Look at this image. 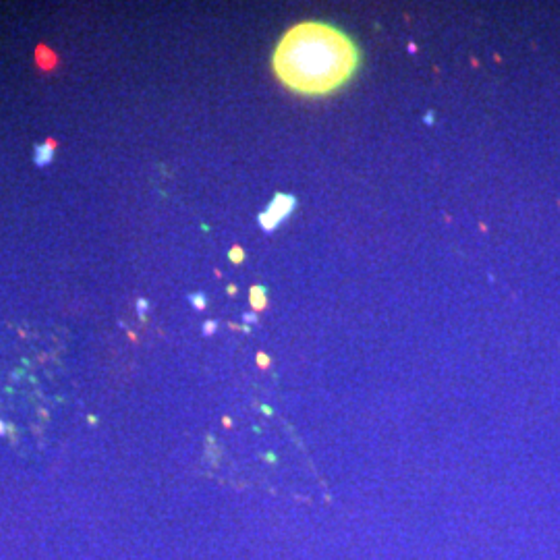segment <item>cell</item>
I'll return each mask as SVG.
<instances>
[{
    "mask_svg": "<svg viewBox=\"0 0 560 560\" xmlns=\"http://www.w3.org/2000/svg\"><path fill=\"white\" fill-rule=\"evenodd\" d=\"M359 64L357 46L324 23H301L284 34L274 54V71L286 88L305 96L338 90Z\"/></svg>",
    "mask_w": 560,
    "mask_h": 560,
    "instance_id": "cell-1",
    "label": "cell"
},
{
    "mask_svg": "<svg viewBox=\"0 0 560 560\" xmlns=\"http://www.w3.org/2000/svg\"><path fill=\"white\" fill-rule=\"evenodd\" d=\"M297 206V200L288 193H276L272 204L268 206L264 214H260V224L266 232H272L282 220H286Z\"/></svg>",
    "mask_w": 560,
    "mask_h": 560,
    "instance_id": "cell-2",
    "label": "cell"
},
{
    "mask_svg": "<svg viewBox=\"0 0 560 560\" xmlns=\"http://www.w3.org/2000/svg\"><path fill=\"white\" fill-rule=\"evenodd\" d=\"M34 156H36V164L38 166H48L52 162V156H54V144L36 146L34 148Z\"/></svg>",
    "mask_w": 560,
    "mask_h": 560,
    "instance_id": "cell-3",
    "label": "cell"
},
{
    "mask_svg": "<svg viewBox=\"0 0 560 560\" xmlns=\"http://www.w3.org/2000/svg\"><path fill=\"white\" fill-rule=\"evenodd\" d=\"M249 301H251V307H254L256 312L266 310V305H268V295H266V288H262V286H254V288H251Z\"/></svg>",
    "mask_w": 560,
    "mask_h": 560,
    "instance_id": "cell-4",
    "label": "cell"
},
{
    "mask_svg": "<svg viewBox=\"0 0 560 560\" xmlns=\"http://www.w3.org/2000/svg\"><path fill=\"white\" fill-rule=\"evenodd\" d=\"M191 303L195 305V310H204V307H206V297L202 295V292H198V295H191Z\"/></svg>",
    "mask_w": 560,
    "mask_h": 560,
    "instance_id": "cell-5",
    "label": "cell"
},
{
    "mask_svg": "<svg viewBox=\"0 0 560 560\" xmlns=\"http://www.w3.org/2000/svg\"><path fill=\"white\" fill-rule=\"evenodd\" d=\"M230 260H232L234 264H241V262H243V251H241L239 247H234V249L230 251Z\"/></svg>",
    "mask_w": 560,
    "mask_h": 560,
    "instance_id": "cell-6",
    "label": "cell"
},
{
    "mask_svg": "<svg viewBox=\"0 0 560 560\" xmlns=\"http://www.w3.org/2000/svg\"><path fill=\"white\" fill-rule=\"evenodd\" d=\"M146 310H148V301L139 299L137 301V312H139V318H142V320H146Z\"/></svg>",
    "mask_w": 560,
    "mask_h": 560,
    "instance_id": "cell-7",
    "label": "cell"
},
{
    "mask_svg": "<svg viewBox=\"0 0 560 560\" xmlns=\"http://www.w3.org/2000/svg\"><path fill=\"white\" fill-rule=\"evenodd\" d=\"M216 330V322H206V328H204V332L206 334H212Z\"/></svg>",
    "mask_w": 560,
    "mask_h": 560,
    "instance_id": "cell-8",
    "label": "cell"
},
{
    "mask_svg": "<svg viewBox=\"0 0 560 560\" xmlns=\"http://www.w3.org/2000/svg\"><path fill=\"white\" fill-rule=\"evenodd\" d=\"M243 320H245V322H249V324H254V322L258 320V316H256V314H247Z\"/></svg>",
    "mask_w": 560,
    "mask_h": 560,
    "instance_id": "cell-9",
    "label": "cell"
},
{
    "mask_svg": "<svg viewBox=\"0 0 560 560\" xmlns=\"http://www.w3.org/2000/svg\"><path fill=\"white\" fill-rule=\"evenodd\" d=\"M434 118H436V114H432V112H430V114H428V116H426V122H432V120H434Z\"/></svg>",
    "mask_w": 560,
    "mask_h": 560,
    "instance_id": "cell-10",
    "label": "cell"
}]
</instances>
